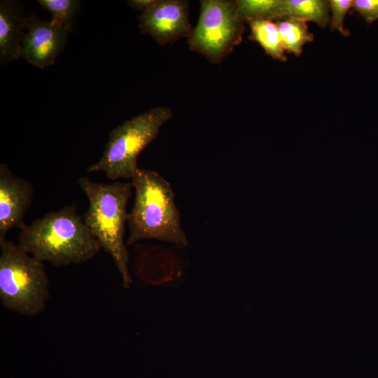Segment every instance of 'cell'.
I'll use <instances>...</instances> for the list:
<instances>
[{
  "label": "cell",
  "mask_w": 378,
  "mask_h": 378,
  "mask_svg": "<svg viewBox=\"0 0 378 378\" xmlns=\"http://www.w3.org/2000/svg\"><path fill=\"white\" fill-rule=\"evenodd\" d=\"M18 244L55 267L88 262L102 249L75 206L50 211L20 229Z\"/></svg>",
  "instance_id": "6da1fadb"
},
{
  "label": "cell",
  "mask_w": 378,
  "mask_h": 378,
  "mask_svg": "<svg viewBox=\"0 0 378 378\" xmlns=\"http://www.w3.org/2000/svg\"><path fill=\"white\" fill-rule=\"evenodd\" d=\"M131 179L135 196L128 213L127 245L155 239L188 246L170 183L157 172L148 169L139 168Z\"/></svg>",
  "instance_id": "7a4b0ae2"
},
{
  "label": "cell",
  "mask_w": 378,
  "mask_h": 378,
  "mask_svg": "<svg viewBox=\"0 0 378 378\" xmlns=\"http://www.w3.org/2000/svg\"><path fill=\"white\" fill-rule=\"evenodd\" d=\"M78 184L89 202L83 216V220L101 248L112 258L122 286L128 288L132 279L125 231L128 219L127 206L132 193V183L119 181L103 183L82 176L78 179Z\"/></svg>",
  "instance_id": "3957f363"
},
{
  "label": "cell",
  "mask_w": 378,
  "mask_h": 378,
  "mask_svg": "<svg viewBox=\"0 0 378 378\" xmlns=\"http://www.w3.org/2000/svg\"><path fill=\"white\" fill-rule=\"evenodd\" d=\"M0 301L6 309L28 317L43 313L50 298L44 262L6 239L0 241Z\"/></svg>",
  "instance_id": "277c9868"
},
{
  "label": "cell",
  "mask_w": 378,
  "mask_h": 378,
  "mask_svg": "<svg viewBox=\"0 0 378 378\" xmlns=\"http://www.w3.org/2000/svg\"><path fill=\"white\" fill-rule=\"evenodd\" d=\"M172 110L158 106L135 115L113 129L98 161L87 172H102L111 181L132 178L139 154L153 141L172 117Z\"/></svg>",
  "instance_id": "5b68a950"
},
{
  "label": "cell",
  "mask_w": 378,
  "mask_h": 378,
  "mask_svg": "<svg viewBox=\"0 0 378 378\" xmlns=\"http://www.w3.org/2000/svg\"><path fill=\"white\" fill-rule=\"evenodd\" d=\"M244 22L236 1L202 0L198 22L188 39L189 48L218 64L241 43Z\"/></svg>",
  "instance_id": "8992f818"
},
{
  "label": "cell",
  "mask_w": 378,
  "mask_h": 378,
  "mask_svg": "<svg viewBox=\"0 0 378 378\" xmlns=\"http://www.w3.org/2000/svg\"><path fill=\"white\" fill-rule=\"evenodd\" d=\"M141 32L151 36L158 43H173L181 37H189L192 26L189 4L183 0H157L139 16Z\"/></svg>",
  "instance_id": "52a82bcc"
},
{
  "label": "cell",
  "mask_w": 378,
  "mask_h": 378,
  "mask_svg": "<svg viewBox=\"0 0 378 378\" xmlns=\"http://www.w3.org/2000/svg\"><path fill=\"white\" fill-rule=\"evenodd\" d=\"M25 29L21 57L41 69L54 64L65 46L70 29L33 15L27 18Z\"/></svg>",
  "instance_id": "ba28073f"
},
{
  "label": "cell",
  "mask_w": 378,
  "mask_h": 378,
  "mask_svg": "<svg viewBox=\"0 0 378 378\" xmlns=\"http://www.w3.org/2000/svg\"><path fill=\"white\" fill-rule=\"evenodd\" d=\"M34 187L4 163L0 164V241L14 228H21L31 206Z\"/></svg>",
  "instance_id": "9c48e42d"
},
{
  "label": "cell",
  "mask_w": 378,
  "mask_h": 378,
  "mask_svg": "<svg viewBox=\"0 0 378 378\" xmlns=\"http://www.w3.org/2000/svg\"><path fill=\"white\" fill-rule=\"evenodd\" d=\"M27 18L22 4L15 0L0 1V64L21 57Z\"/></svg>",
  "instance_id": "30bf717a"
},
{
  "label": "cell",
  "mask_w": 378,
  "mask_h": 378,
  "mask_svg": "<svg viewBox=\"0 0 378 378\" xmlns=\"http://www.w3.org/2000/svg\"><path fill=\"white\" fill-rule=\"evenodd\" d=\"M285 18L312 22L321 28L326 27L330 18L329 2L326 0H284L281 19Z\"/></svg>",
  "instance_id": "8fae6325"
},
{
  "label": "cell",
  "mask_w": 378,
  "mask_h": 378,
  "mask_svg": "<svg viewBox=\"0 0 378 378\" xmlns=\"http://www.w3.org/2000/svg\"><path fill=\"white\" fill-rule=\"evenodd\" d=\"M275 22L279 31L283 48L288 53L300 57L302 53L304 46L312 42L314 39V34L309 31L305 21L285 18Z\"/></svg>",
  "instance_id": "7c38bea8"
},
{
  "label": "cell",
  "mask_w": 378,
  "mask_h": 378,
  "mask_svg": "<svg viewBox=\"0 0 378 378\" xmlns=\"http://www.w3.org/2000/svg\"><path fill=\"white\" fill-rule=\"evenodd\" d=\"M248 23L251 38L257 41L273 59L286 62L288 57L285 54L276 22L268 20H255Z\"/></svg>",
  "instance_id": "4fadbf2b"
},
{
  "label": "cell",
  "mask_w": 378,
  "mask_h": 378,
  "mask_svg": "<svg viewBox=\"0 0 378 378\" xmlns=\"http://www.w3.org/2000/svg\"><path fill=\"white\" fill-rule=\"evenodd\" d=\"M237 10L244 21H278L282 18L284 0H237Z\"/></svg>",
  "instance_id": "5bb4252c"
},
{
  "label": "cell",
  "mask_w": 378,
  "mask_h": 378,
  "mask_svg": "<svg viewBox=\"0 0 378 378\" xmlns=\"http://www.w3.org/2000/svg\"><path fill=\"white\" fill-rule=\"evenodd\" d=\"M37 2L50 13L52 23L70 29L74 16L80 10L78 0H38Z\"/></svg>",
  "instance_id": "9a60e30c"
},
{
  "label": "cell",
  "mask_w": 378,
  "mask_h": 378,
  "mask_svg": "<svg viewBox=\"0 0 378 378\" xmlns=\"http://www.w3.org/2000/svg\"><path fill=\"white\" fill-rule=\"evenodd\" d=\"M354 0H330L329 7L331 11L329 24L331 31H338L342 36L349 37V30L344 28V22L348 11L353 6Z\"/></svg>",
  "instance_id": "2e32d148"
},
{
  "label": "cell",
  "mask_w": 378,
  "mask_h": 378,
  "mask_svg": "<svg viewBox=\"0 0 378 378\" xmlns=\"http://www.w3.org/2000/svg\"><path fill=\"white\" fill-rule=\"evenodd\" d=\"M352 8L368 24L378 20V0H354Z\"/></svg>",
  "instance_id": "e0dca14e"
},
{
  "label": "cell",
  "mask_w": 378,
  "mask_h": 378,
  "mask_svg": "<svg viewBox=\"0 0 378 378\" xmlns=\"http://www.w3.org/2000/svg\"><path fill=\"white\" fill-rule=\"evenodd\" d=\"M156 1L157 0H131L128 1V3L135 10L144 12L153 6Z\"/></svg>",
  "instance_id": "ac0fdd59"
}]
</instances>
